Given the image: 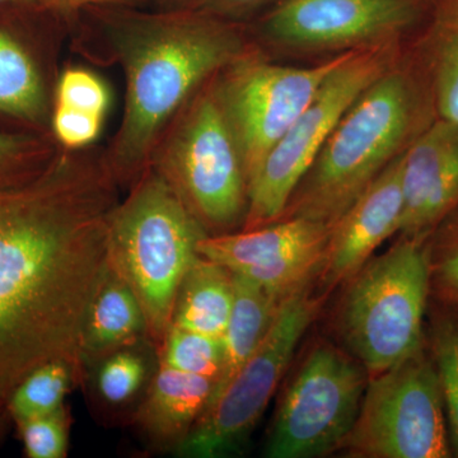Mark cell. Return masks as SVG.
Instances as JSON below:
<instances>
[{
	"label": "cell",
	"instance_id": "obj_13",
	"mask_svg": "<svg viewBox=\"0 0 458 458\" xmlns=\"http://www.w3.org/2000/svg\"><path fill=\"white\" fill-rule=\"evenodd\" d=\"M331 229L300 216L283 218L260 228L207 234L198 252L284 301L321 270Z\"/></svg>",
	"mask_w": 458,
	"mask_h": 458
},
{
	"label": "cell",
	"instance_id": "obj_31",
	"mask_svg": "<svg viewBox=\"0 0 458 458\" xmlns=\"http://www.w3.org/2000/svg\"><path fill=\"white\" fill-rule=\"evenodd\" d=\"M128 0H51V7L73 11V9L86 7L93 4H114V3H123Z\"/></svg>",
	"mask_w": 458,
	"mask_h": 458
},
{
	"label": "cell",
	"instance_id": "obj_17",
	"mask_svg": "<svg viewBox=\"0 0 458 458\" xmlns=\"http://www.w3.org/2000/svg\"><path fill=\"white\" fill-rule=\"evenodd\" d=\"M147 333L146 316L137 295L108 264L106 274L90 301L81 333L80 351L84 367L134 346Z\"/></svg>",
	"mask_w": 458,
	"mask_h": 458
},
{
	"label": "cell",
	"instance_id": "obj_35",
	"mask_svg": "<svg viewBox=\"0 0 458 458\" xmlns=\"http://www.w3.org/2000/svg\"><path fill=\"white\" fill-rule=\"evenodd\" d=\"M428 2L433 3L436 2V0H428Z\"/></svg>",
	"mask_w": 458,
	"mask_h": 458
},
{
	"label": "cell",
	"instance_id": "obj_20",
	"mask_svg": "<svg viewBox=\"0 0 458 458\" xmlns=\"http://www.w3.org/2000/svg\"><path fill=\"white\" fill-rule=\"evenodd\" d=\"M233 300V273L199 255L180 286L171 327L222 337Z\"/></svg>",
	"mask_w": 458,
	"mask_h": 458
},
{
	"label": "cell",
	"instance_id": "obj_14",
	"mask_svg": "<svg viewBox=\"0 0 458 458\" xmlns=\"http://www.w3.org/2000/svg\"><path fill=\"white\" fill-rule=\"evenodd\" d=\"M401 236H427L458 208V123L437 117L403 156Z\"/></svg>",
	"mask_w": 458,
	"mask_h": 458
},
{
	"label": "cell",
	"instance_id": "obj_16",
	"mask_svg": "<svg viewBox=\"0 0 458 458\" xmlns=\"http://www.w3.org/2000/svg\"><path fill=\"white\" fill-rule=\"evenodd\" d=\"M216 379L158 363L135 424L159 450L174 452L212 397Z\"/></svg>",
	"mask_w": 458,
	"mask_h": 458
},
{
	"label": "cell",
	"instance_id": "obj_15",
	"mask_svg": "<svg viewBox=\"0 0 458 458\" xmlns=\"http://www.w3.org/2000/svg\"><path fill=\"white\" fill-rule=\"evenodd\" d=\"M403 155L391 162L331 229L319 276L334 286L352 278L403 218Z\"/></svg>",
	"mask_w": 458,
	"mask_h": 458
},
{
	"label": "cell",
	"instance_id": "obj_25",
	"mask_svg": "<svg viewBox=\"0 0 458 458\" xmlns=\"http://www.w3.org/2000/svg\"><path fill=\"white\" fill-rule=\"evenodd\" d=\"M26 457L63 458L68 454L71 420L65 406L51 414L16 421Z\"/></svg>",
	"mask_w": 458,
	"mask_h": 458
},
{
	"label": "cell",
	"instance_id": "obj_29",
	"mask_svg": "<svg viewBox=\"0 0 458 458\" xmlns=\"http://www.w3.org/2000/svg\"><path fill=\"white\" fill-rule=\"evenodd\" d=\"M110 93L102 81L84 69H68L60 77L56 89V105L77 108L105 116Z\"/></svg>",
	"mask_w": 458,
	"mask_h": 458
},
{
	"label": "cell",
	"instance_id": "obj_28",
	"mask_svg": "<svg viewBox=\"0 0 458 458\" xmlns=\"http://www.w3.org/2000/svg\"><path fill=\"white\" fill-rule=\"evenodd\" d=\"M436 250L430 252V276L443 297L458 303V208L439 223Z\"/></svg>",
	"mask_w": 458,
	"mask_h": 458
},
{
	"label": "cell",
	"instance_id": "obj_19",
	"mask_svg": "<svg viewBox=\"0 0 458 458\" xmlns=\"http://www.w3.org/2000/svg\"><path fill=\"white\" fill-rule=\"evenodd\" d=\"M233 307L222 336L221 375L214 385L212 397L208 403L222 393L223 388L258 348L283 302L264 286L238 274H233Z\"/></svg>",
	"mask_w": 458,
	"mask_h": 458
},
{
	"label": "cell",
	"instance_id": "obj_22",
	"mask_svg": "<svg viewBox=\"0 0 458 458\" xmlns=\"http://www.w3.org/2000/svg\"><path fill=\"white\" fill-rule=\"evenodd\" d=\"M82 378L66 360L45 361L29 373L9 393L7 410L12 420L41 417L64 406L74 382Z\"/></svg>",
	"mask_w": 458,
	"mask_h": 458
},
{
	"label": "cell",
	"instance_id": "obj_7",
	"mask_svg": "<svg viewBox=\"0 0 458 458\" xmlns=\"http://www.w3.org/2000/svg\"><path fill=\"white\" fill-rule=\"evenodd\" d=\"M401 55L400 44L381 45L352 51L337 66L250 180L242 229L264 227L282 218L343 114Z\"/></svg>",
	"mask_w": 458,
	"mask_h": 458
},
{
	"label": "cell",
	"instance_id": "obj_27",
	"mask_svg": "<svg viewBox=\"0 0 458 458\" xmlns=\"http://www.w3.org/2000/svg\"><path fill=\"white\" fill-rule=\"evenodd\" d=\"M53 155L38 138L0 132V186L27 179Z\"/></svg>",
	"mask_w": 458,
	"mask_h": 458
},
{
	"label": "cell",
	"instance_id": "obj_11",
	"mask_svg": "<svg viewBox=\"0 0 458 458\" xmlns=\"http://www.w3.org/2000/svg\"><path fill=\"white\" fill-rule=\"evenodd\" d=\"M366 387L363 370L348 355L318 346L280 400L265 456L319 457L344 447Z\"/></svg>",
	"mask_w": 458,
	"mask_h": 458
},
{
	"label": "cell",
	"instance_id": "obj_9",
	"mask_svg": "<svg viewBox=\"0 0 458 458\" xmlns=\"http://www.w3.org/2000/svg\"><path fill=\"white\" fill-rule=\"evenodd\" d=\"M436 364L419 351L373 376L344 447L354 457H450Z\"/></svg>",
	"mask_w": 458,
	"mask_h": 458
},
{
	"label": "cell",
	"instance_id": "obj_33",
	"mask_svg": "<svg viewBox=\"0 0 458 458\" xmlns=\"http://www.w3.org/2000/svg\"><path fill=\"white\" fill-rule=\"evenodd\" d=\"M2 3H25V4L51 5V0H0Z\"/></svg>",
	"mask_w": 458,
	"mask_h": 458
},
{
	"label": "cell",
	"instance_id": "obj_3",
	"mask_svg": "<svg viewBox=\"0 0 458 458\" xmlns=\"http://www.w3.org/2000/svg\"><path fill=\"white\" fill-rule=\"evenodd\" d=\"M434 119L426 75L411 53L403 54L343 114L280 219L333 227Z\"/></svg>",
	"mask_w": 458,
	"mask_h": 458
},
{
	"label": "cell",
	"instance_id": "obj_21",
	"mask_svg": "<svg viewBox=\"0 0 458 458\" xmlns=\"http://www.w3.org/2000/svg\"><path fill=\"white\" fill-rule=\"evenodd\" d=\"M0 113L38 122L47 113L40 72L25 47L0 30Z\"/></svg>",
	"mask_w": 458,
	"mask_h": 458
},
{
	"label": "cell",
	"instance_id": "obj_12",
	"mask_svg": "<svg viewBox=\"0 0 458 458\" xmlns=\"http://www.w3.org/2000/svg\"><path fill=\"white\" fill-rule=\"evenodd\" d=\"M428 0H285L265 23L271 40L291 49L355 51L400 44L423 26Z\"/></svg>",
	"mask_w": 458,
	"mask_h": 458
},
{
	"label": "cell",
	"instance_id": "obj_8",
	"mask_svg": "<svg viewBox=\"0 0 458 458\" xmlns=\"http://www.w3.org/2000/svg\"><path fill=\"white\" fill-rule=\"evenodd\" d=\"M321 303L322 298L310 292V284L280 303L267 335L222 393L208 403L174 452L176 456L218 458L243 451Z\"/></svg>",
	"mask_w": 458,
	"mask_h": 458
},
{
	"label": "cell",
	"instance_id": "obj_26",
	"mask_svg": "<svg viewBox=\"0 0 458 458\" xmlns=\"http://www.w3.org/2000/svg\"><path fill=\"white\" fill-rule=\"evenodd\" d=\"M434 358L441 385L443 405L447 410L452 442L458 454V324L443 321L434 335Z\"/></svg>",
	"mask_w": 458,
	"mask_h": 458
},
{
	"label": "cell",
	"instance_id": "obj_24",
	"mask_svg": "<svg viewBox=\"0 0 458 458\" xmlns=\"http://www.w3.org/2000/svg\"><path fill=\"white\" fill-rule=\"evenodd\" d=\"M98 390L110 405H123L134 399L146 384L147 361L131 348L122 349L99 360Z\"/></svg>",
	"mask_w": 458,
	"mask_h": 458
},
{
	"label": "cell",
	"instance_id": "obj_23",
	"mask_svg": "<svg viewBox=\"0 0 458 458\" xmlns=\"http://www.w3.org/2000/svg\"><path fill=\"white\" fill-rule=\"evenodd\" d=\"M158 363L191 373L218 379L223 364L222 337L171 327L158 352Z\"/></svg>",
	"mask_w": 458,
	"mask_h": 458
},
{
	"label": "cell",
	"instance_id": "obj_4",
	"mask_svg": "<svg viewBox=\"0 0 458 458\" xmlns=\"http://www.w3.org/2000/svg\"><path fill=\"white\" fill-rule=\"evenodd\" d=\"M207 232L152 165L117 204L110 223V264L137 295L147 337L158 352L182 280Z\"/></svg>",
	"mask_w": 458,
	"mask_h": 458
},
{
	"label": "cell",
	"instance_id": "obj_6",
	"mask_svg": "<svg viewBox=\"0 0 458 458\" xmlns=\"http://www.w3.org/2000/svg\"><path fill=\"white\" fill-rule=\"evenodd\" d=\"M429 236H401L352 276L344 301L342 331L352 354L372 376L421 349L432 278Z\"/></svg>",
	"mask_w": 458,
	"mask_h": 458
},
{
	"label": "cell",
	"instance_id": "obj_18",
	"mask_svg": "<svg viewBox=\"0 0 458 458\" xmlns=\"http://www.w3.org/2000/svg\"><path fill=\"white\" fill-rule=\"evenodd\" d=\"M411 55L426 75L437 117L458 123V0H436Z\"/></svg>",
	"mask_w": 458,
	"mask_h": 458
},
{
	"label": "cell",
	"instance_id": "obj_5",
	"mask_svg": "<svg viewBox=\"0 0 458 458\" xmlns=\"http://www.w3.org/2000/svg\"><path fill=\"white\" fill-rule=\"evenodd\" d=\"M150 165L208 234L242 227L249 183L213 78L172 120Z\"/></svg>",
	"mask_w": 458,
	"mask_h": 458
},
{
	"label": "cell",
	"instance_id": "obj_30",
	"mask_svg": "<svg viewBox=\"0 0 458 458\" xmlns=\"http://www.w3.org/2000/svg\"><path fill=\"white\" fill-rule=\"evenodd\" d=\"M104 116L56 105L53 129L65 149L78 150L89 146L98 137Z\"/></svg>",
	"mask_w": 458,
	"mask_h": 458
},
{
	"label": "cell",
	"instance_id": "obj_1",
	"mask_svg": "<svg viewBox=\"0 0 458 458\" xmlns=\"http://www.w3.org/2000/svg\"><path fill=\"white\" fill-rule=\"evenodd\" d=\"M119 185L104 158L65 149L0 186V393L45 361L83 375L81 333L110 264Z\"/></svg>",
	"mask_w": 458,
	"mask_h": 458
},
{
	"label": "cell",
	"instance_id": "obj_34",
	"mask_svg": "<svg viewBox=\"0 0 458 458\" xmlns=\"http://www.w3.org/2000/svg\"><path fill=\"white\" fill-rule=\"evenodd\" d=\"M227 2H231V3H241V4H243V3H251V2H256V0H227Z\"/></svg>",
	"mask_w": 458,
	"mask_h": 458
},
{
	"label": "cell",
	"instance_id": "obj_2",
	"mask_svg": "<svg viewBox=\"0 0 458 458\" xmlns=\"http://www.w3.org/2000/svg\"><path fill=\"white\" fill-rule=\"evenodd\" d=\"M113 42L126 99L104 159L122 185L149 167L172 120L201 86L250 49L233 27L194 14L134 18L117 27Z\"/></svg>",
	"mask_w": 458,
	"mask_h": 458
},
{
	"label": "cell",
	"instance_id": "obj_10",
	"mask_svg": "<svg viewBox=\"0 0 458 458\" xmlns=\"http://www.w3.org/2000/svg\"><path fill=\"white\" fill-rule=\"evenodd\" d=\"M357 51V50H355ZM352 51L321 64L280 65L249 50L216 75V89L250 182L261 162Z\"/></svg>",
	"mask_w": 458,
	"mask_h": 458
},
{
	"label": "cell",
	"instance_id": "obj_32",
	"mask_svg": "<svg viewBox=\"0 0 458 458\" xmlns=\"http://www.w3.org/2000/svg\"><path fill=\"white\" fill-rule=\"evenodd\" d=\"M7 397L8 394L0 393V441H2L3 436H4L8 419H11L7 410Z\"/></svg>",
	"mask_w": 458,
	"mask_h": 458
}]
</instances>
